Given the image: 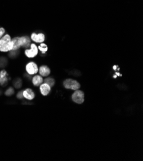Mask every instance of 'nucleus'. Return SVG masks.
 Returning <instances> with one entry per match:
<instances>
[{
  "label": "nucleus",
  "instance_id": "1",
  "mask_svg": "<svg viewBox=\"0 0 143 161\" xmlns=\"http://www.w3.org/2000/svg\"><path fill=\"white\" fill-rule=\"evenodd\" d=\"M63 85L65 87L66 89H71V90H78L80 88V85L77 80H74L73 79H69L66 80L63 82Z\"/></svg>",
  "mask_w": 143,
  "mask_h": 161
},
{
  "label": "nucleus",
  "instance_id": "2",
  "mask_svg": "<svg viewBox=\"0 0 143 161\" xmlns=\"http://www.w3.org/2000/svg\"><path fill=\"white\" fill-rule=\"evenodd\" d=\"M73 101L78 104L83 103L84 102V93L82 91L76 90L72 95Z\"/></svg>",
  "mask_w": 143,
  "mask_h": 161
},
{
  "label": "nucleus",
  "instance_id": "3",
  "mask_svg": "<svg viewBox=\"0 0 143 161\" xmlns=\"http://www.w3.org/2000/svg\"><path fill=\"white\" fill-rule=\"evenodd\" d=\"M25 53V55L28 58H34L38 54V47L35 44H31L30 49L26 50Z\"/></svg>",
  "mask_w": 143,
  "mask_h": 161
},
{
  "label": "nucleus",
  "instance_id": "4",
  "mask_svg": "<svg viewBox=\"0 0 143 161\" xmlns=\"http://www.w3.org/2000/svg\"><path fill=\"white\" fill-rule=\"evenodd\" d=\"M26 70L30 75L37 74L39 71L37 65L34 62H30L26 66Z\"/></svg>",
  "mask_w": 143,
  "mask_h": 161
},
{
  "label": "nucleus",
  "instance_id": "5",
  "mask_svg": "<svg viewBox=\"0 0 143 161\" xmlns=\"http://www.w3.org/2000/svg\"><path fill=\"white\" fill-rule=\"evenodd\" d=\"M31 39L32 40L35 42L37 43H42V42L45 40V36L43 33H39L37 34L35 33H33L31 36Z\"/></svg>",
  "mask_w": 143,
  "mask_h": 161
},
{
  "label": "nucleus",
  "instance_id": "6",
  "mask_svg": "<svg viewBox=\"0 0 143 161\" xmlns=\"http://www.w3.org/2000/svg\"><path fill=\"white\" fill-rule=\"evenodd\" d=\"M19 42L21 46L24 47H28L29 46H30V40L27 36L19 37Z\"/></svg>",
  "mask_w": 143,
  "mask_h": 161
},
{
  "label": "nucleus",
  "instance_id": "7",
  "mask_svg": "<svg viewBox=\"0 0 143 161\" xmlns=\"http://www.w3.org/2000/svg\"><path fill=\"white\" fill-rule=\"evenodd\" d=\"M40 91L43 96H47L51 91V87L46 83L42 84L40 85Z\"/></svg>",
  "mask_w": 143,
  "mask_h": 161
},
{
  "label": "nucleus",
  "instance_id": "8",
  "mask_svg": "<svg viewBox=\"0 0 143 161\" xmlns=\"http://www.w3.org/2000/svg\"><path fill=\"white\" fill-rule=\"evenodd\" d=\"M13 46H14V44H13V42L10 41V42L6 43L5 45L0 46V51L7 52L12 51L13 49Z\"/></svg>",
  "mask_w": 143,
  "mask_h": 161
},
{
  "label": "nucleus",
  "instance_id": "9",
  "mask_svg": "<svg viewBox=\"0 0 143 161\" xmlns=\"http://www.w3.org/2000/svg\"><path fill=\"white\" fill-rule=\"evenodd\" d=\"M23 94L25 98L32 100L35 98V94L34 93V91L31 89H26L24 91H23Z\"/></svg>",
  "mask_w": 143,
  "mask_h": 161
},
{
  "label": "nucleus",
  "instance_id": "10",
  "mask_svg": "<svg viewBox=\"0 0 143 161\" xmlns=\"http://www.w3.org/2000/svg\"><path fill=\"white\" fill-rule=\"evenodd\" d=\"M39 73L42 76H48L50 74V69L47 66H42L39 68Z\"/></svg>",
  "mask_w": 143,
  "mask_h": 161
},
{
  "label": "nucleus",
  "instance_id": "11",
  "mask_svg": "<svg viewBox=\"0 0 143 161\" xmlns=\"http://www.w3.org/2000/svg\"><path fill=\"white\" fill-rule=\"evenodd\" d=\"M43 82L42 76L41 75L35 76L32 79V83L35 86H40Z\"/></svg>",
  "mask_w": 143,
  "mask_h": 161
},
{
  "label": "nucleus",
  "instance_id": "12",
  "mask_svg": "<svg viewBox=\"0 0 143 161\" xmlns=\"http://www.w3.org/2000/svg\"><path fill=\"white\" fill-rule=\"evenodd\" d=\"M11 41L13 42V44H14V46H13V49L12 51H16L19 50L21 47L19 42V37H14V39H12Z\"/></svg>",
  "mask_w": 143,
  "mask_h": 161
},
{
  "label": "nucleus",
  "instance_id": "13",
  "mask_svg": "<svg viewBox=\"0 0 143 161\" xmlns=\"http://www.w3.org/2000/svg\"><path fill=\"white\" fill-rule=\"evenodd\" d=\"M11 41V37L8 34H6L5 36H3L0 39V46L5 45L6 43L10 42Z\"/></svg>",
  "mask_w": 143,
  "mask_h": 161
},
{
  "label": "nucleus",
  "instance_id": "14",
  "mask_svg": "<svg viewBox=\"0 0 143 161\" xmlns=\"http://www.w3.org/2000/svg\"><path fill=\"white\" fill-rule=\"evenodd\" d=\"M7 81V71L3 70L0 72V84H3Z\"/></svg>",
  "mask_w": 143,
  "mask_h": 161
},
{
  "label": "nucleus",
  "instance_id": "15",
  "mask_svg": "<svg viewBox=\"0 0 143 161\" xmlns=\"http://www.w3.org/2000/svg\"><path fill=\"white\" fill-rule=\"evenodd\" d=\"M44 83L47 84L51 88V87H53L55 85V80L51 77H49V78H46L45 80H44Z\"/></svg>",
  "mask_w": 143,
  "mask_h": 161
},
{
  "label": "nucleus",
  "instance_id": "16",
  "mask_svg": "<svg viewBox=\"0 0 143 161\" xmlns=\"http://www.w3.org/2000/svg\"><path fill=\"white\" fill-rule=\"evenodd\" d=\"M38 48L39 49V50L41 51L42 53H45L48 51V46L44 44V43H41V45L39 46Z\"/></svg>",
  "mask_w": 143,
  "mask_h": 161
},
{
  "label": "nucleus",
  "instance_id": "17",
  "mask_svg": "<svg viewBox=\"0 0 143 161\" xmlns=\"http://www.w3.org/2000/svg\"><path fill=\"white\" fill-rule=\"evenodd\" d=\"M14 93V89L10 88H9V89H8L6 91V92H5V95H7V96H11V95H12Z\"/></svg>",
  "mask_w": 143,
  "mask_h": 161
},
{
  "label": "nucleus",
  "instance_id": "18",
  "mask_svg": "<svg viewBox=\"0 0 143 161\" xmlns=\"http://www.w3.org/2000/svg\"><path fill=\"white\" fill-rule=\"evenodd\" d=\"M5 28H0V39H1L3 36V35L5 34Z\"/></svg>",
  "mask_w": 143,
  "mask_h": 161
},
{
  "label": "nucleus",
  "instance_id": "19",
  "mask_svg": "<svg viewBox=\"0 0 143 161\" xmlns=\"http://www.w3.org/2000/svg\"><path fill=\"white\" fill-rule=\"evenodd\" d=\"M17 97L19 99H22V98H23L24 96H23V91H21V92H19L18 94H17Z\"/></svg>",
  "mask_w": 143,
  "mask_h": 161
}]
</instances>
